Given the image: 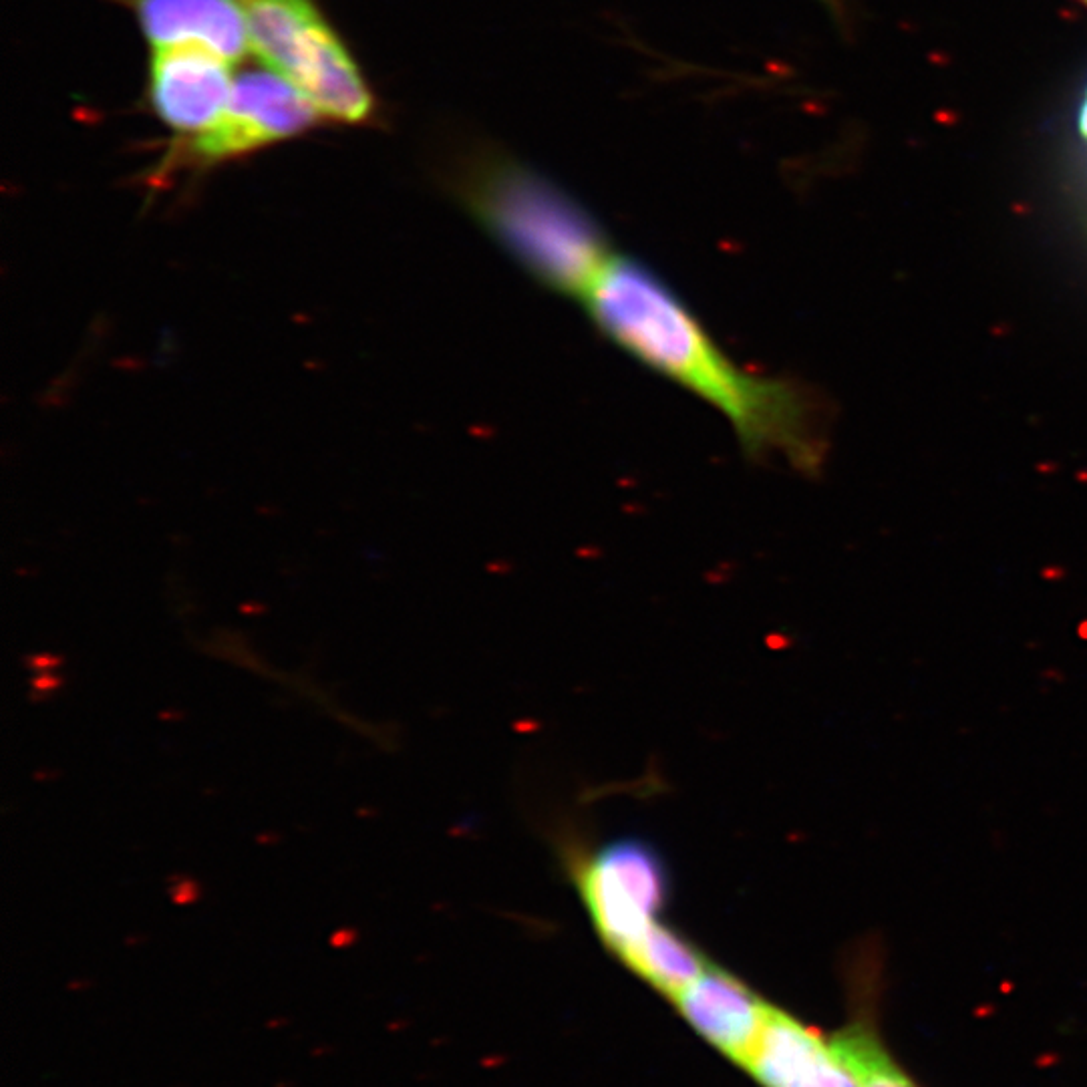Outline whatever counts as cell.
I'll list each match as a JSON object with an SVG mask.
<instances>
[{"instance_id":"1","label":"cell","mask_w":1087,"mask_h":1087,"mask_svg":"<svg viewBox=\"0 0 1087 1087\" xmlns=\"http://www.w3.org/2000/svg\"><path fill=\"white\" fill-rule=\"evenodd\" d=\"M582 302L602 337L719 413L745 455L818 472L824 455L818 399L790 379L741 367L649 264L616 252Z\"/></svg>"},{"instance_id":"2","label":"cell","mask_w":1087,"mask_h":1087,"mask_svg":"<svg viewBox=\"0 0 1087 1087\" xmlns=\"http://www.w3.org/2000/svg\"><path fill=\"white\" fill-rule=\"evenodd\" d=\"M459 198L528 276L556 294L582 300L616 254L578 200L516 162L476 164L461 176Z\"/></svg>"},{"instance_id":"3","label":"cell","mask_w":1087,"mask_h":1087,"mask_svg":"<svg viewBox=\"0 0 1087 1087\" xmlns=\"http://www.w3.org/2000/svg\"><path fill=\"white\" fill-rule=\"evenodd\" d=\"M250 47L260 61L292 83L333 121L363 123L373 95L349 49L315 0H238Z\"/></svg>"},{"instance_id":"4","label":"cell","mask_w":1087,"mask_h":1087,"mask_svg":"<svg viewBox=\"0 0 1087 1087\" xmlns=\"http://www.w3.org/2000/svg\"><path fill=\"white\" fill-rule=\"evenodd\" d=\"M578 890L602 943L625 961L669 900L661 854L639 838H618L578 868Z\"/></svg>"},{"instance_id":"5","label":"cell","mask_w":1087,"mask_h":1087,"mask_svg":"<svg viewBox=\"0 0 1087 1087\" xmlns=\"http://www.w3.org/2000/svg\"><path fill=\"white\" fill-rule=\"evenodd\" d=\"M323 115L274 71L250 69L234 79L222 119L202 135L182 139L176 162L210 168L232 162L315 127Z\"/></svg>"},{"instance_id":"6","label":"cell","mask_w":1087,"mask_h":1087,"mask_svg":"<svg viewBox=\"0 0 1087 1087\" xmlns=\"http://www.w3.org/2000/svg\"><path fill=\"white\" fill-rule=\"evenodd\" d=\"M234 75L222 57L196 49H153L147 99L162 123L184 139L212 129L228 109Z\"/></svg>"},{"instance_id":"7","label":"cell","mask_w":1087,"mask_h":1087,"mask_svg":"<svg viewBox=\"0 0 1087 1087\" xmlns=\"http://www.w3.org/2000/svg\"><path fill=\"white\" fill-rule=\"evenodd\" d=\"M135 15L153 49L196 47L236 63L250 47L238 0H119Z\"/></svg>"},{"instance_id":"8","label":"cell","mask_w":1087,"mask_h":1087,"mask_svg":"<svg viewBox=\"0 0 1087 1087\" xmlns=\"http://www.w3.org/2000/svg\"><path fill=\"white\" fill-rule=\"evenodd\" d=\"M679 1013L715 1049L745 1067L771 1005L731 973L709 965L675 999Z\"/></svg>"},{"instance_id":"9","label":"cell","mask_w":1087,"mask_h":1087,"mask_svg":"<svg viewBox=\"0 0 1087 1087\" xmlns=\"http://www.w3.org/2000/svg\"><path fill=\"white\" fill-rule=\"evenodd\" d=\"M828 1039L798 1017L773 1007L745 1063L763 1087H794Z\"/></svg>"},{"instance_id":"10","label":"cell","mask_w":1087,"mask_h":1087,"mask_svg":"<svg viewBox=\"0 0 1087 1087\" xmlns=\"http://www.w3.org/2000/svg\"><path fill=\"white\" fill-rule=\"evenodd\" d=\"M623 963L669 999H675L709 967L691 941L663 922L649 930Z\"/></svg>"},{"instance_id":"11","label":"cell","mask_w":1087,"mask_h":1087,"mask_svg":"<svg viewBox=\"0 0 1087 1087\" xmlns=\"http://www.w3.org/2000/svg\"><path fill=\"white\" fill-rule=\"evenodd\" d=\"M830 1043L858 1087H920L896 1061L868 1017L852 1019L830 1037Z\"/></svg>"},{"instance_id":"12","label":"cell","mask_w":1087,"mask_h":1087,"mask_svg":"<svg viewBox=\"0 0 1087 1087\" xmlns=\"http://www.w3.org/2000/svg\"><path fill=\"white\" fill-rule=\"evenodd\" d=\"M822 3L828 5V7L834 9V11H840V0H822Z\"/></svg>"},{"instance_id":"13","label":"cell","mask_w":1087,"mask_h":1087,"mask_svg":"<svg viewBox=\"0 0 1087 1087\" xmlns=\"http://www.w3.org/2000/svg\"><path fill=\"white\" fill-rule=\"evenodd\" d=\"M1081 3H1083V5H1087V0H1081Z\"/></svg>"},{"instance_id":"14","label":"cell","mask_w":1087,"mask_h":1087,"mask_svg":"<svg viewBox=\"0 0 1087 1087\" xmlns=\"http://www.w3.org/2000/svg\"><path fill=\"white\" fill-rule=\"evenodd\" d=\"M1085 131H1087V129H1085Z\"/></svg>"}]
</instances>
